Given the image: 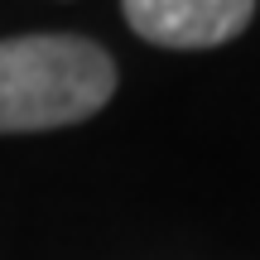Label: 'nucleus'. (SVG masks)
I'll list each match as a JSON object with an SVG mask.
<instances>
[{
	"label": "nucleus",
	"mask_w": 260,
	"mask_h": 260,
	"mask_svg": "<svg viewBox=\"0 0 260 260\" xmlns=\"http://www.w3.org/2000/svg\"><path fill=\"white\" fill-rule=\"evenodd\" d=\"M116 92V63L77 34L0 39V135L58 130L96 116Z\"/></svg>",
	"instance_id": "1"
},
{
	"label": "nucleus",
	"mask_w": 260,
	"mask_h": 260,
	"mask_svg": "<svg viewBox=\"0 0 260 260\" xmlns=\"http://www.w3.org/2000/svg\"><path fill=\"white\" fill-rule=\"evenodd\" d=\"M130 29L159 48H217L255 15V0H121Z\"/></svg>",
	"instance_id": "2"
}]
</instances>
